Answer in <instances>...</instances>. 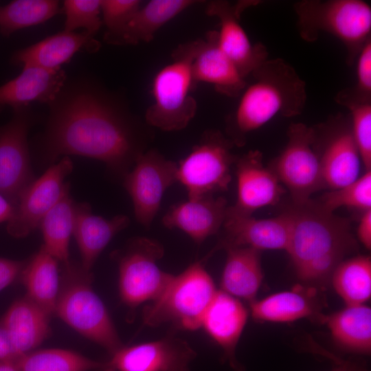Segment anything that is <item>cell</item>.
<instances>
[{
  "instance_id": "1",
  "label": "cell",
  "mask_w": 371,
  "mask_h": 371,
  "mask_svg": "<svg viewBox=\"0 0 371 371\" xmlns=\"http://www.w3.org/2000/svg\"><path fill=\"white\" fill-rule=\"evenodd\" d=\"M48 105L46 126L34 150L42 166L78 155L103 162L122 179L146 150L151 137L148 125L122 98L91 77L66 80Z\"/></svg>"
},
{
  "instance_id": "2",
  "label": "cell",
  "mask_w": 371,
  "mask_h": 371,
  "mask_svg": "<svg viewBox=\"0 0 371 371\" xmlns=\"http://www.w3.org/2000/svg\"><path fill=\"white\" fill-rule=\"evenodd\" d=\"M289 253L299 280L317 289L326 286L337 266L356 249L350 222L310 199L293 203Z\"/></svg>"
},
{
  "instance_id": "3",
  "label": "cell",
  "mask_w": 371,
  "mask_h": 371,
  "mask_svg": "<svg viewBox=\"0 0 371 371\" xmlns=\"http://www.w3.org/2000/svg\"><path fill=\"white\" fill-rule=\"evenodd\" d=\"M250 76L251 83L247 85L227 117V137L237 146L245 144L247 134L276 116L301 114L307 99L305 82L282 58H269Z\"/></svg>"
},
{
  "instance_id": "4",
  "label": "cell",
  "mask_w": 371,
  "mask_h": 371,
  "mask_svg": "<svg viewBox=\"0 0 371 371\" xmlns=\"http://www.w3.org/2000/svg\"><path fill=\"white\" fill-rule=\"evenodd\" d=\"M300 37L308 43L322 32L338 38L346 51V63L352 66L371 38V7L362 0H302L293 5Z\"/></svg>"
},
{
  "instance_id": "5",
  "label": "cell",
  "mask_w": 371,
  "mask_h": 371,
  "mask_svg": "<svg viewBox=\"0 0 371 371\" xmlns=\"http://www.w3.org/2000/svg\"><path fill=\"white\" fill-rule=\"evenodd\" d=\"M92 274L81 264H63L54 314L111 355L123 346L103 302L91 286Z\"/></svg>"
},
{
  "instance_id": "6",
  "label": "cell",
  "mask_w": 371,
  "mask_h": 371,
  "mask_svg": "<svg viewBox=\"0 0 371 371\" xmlns=\"http://www.w3.org/2000/svg\"><path fill=\"white\" fill-rule=\"evenodd\" d=\"M199 39L179 45L172 54V61L154 76L152 104L145 113V122L164 131L185 128L194 118L197 102L191 95L196 88L192 63Z\"/></svg>"
},
{
  "instance_id": "7",
  "label": "cell",
  "mask_w": 371,
  "mask_h": 371,
  "mask_svg": "<svg viewBox=\"0 0 371 371\" xmlns=\"http://www.w3.org/2000/svg\"><path fill=\"white\" fill-rule=\"evenodd\" d=\"M216 292L203 264L196 261L173 275L161 295L144 308V324L152 327L171 324L181 330H197Z\"/></svg>"
},
{
  "instance_id": "8",
  "label": "cell",
  "mask_w": 371,
  "mask_h": 371,
  "mask_svg": "<svg viewBox=\"0 0 371 371\" xmlns=\"http://www.w3.org/2000/svg\"><path fill=\"white\" fill-rule=\"evenodd\" d=\"M233 142L218 130H207L190 152L177 164V182L186 189L188 199L226 191L232 180L231 167L237 156Z\"/></svg>"
},
{
  "instance_id": "9",
  "label": "cell",
  "mask_w": 371,
  "mask_h": 371,
  "mask_svg": "<svg viewBox=\"0 0 371 371\" xmlns=\"http://www.w3.org/2000/svg\"><path fill=\"white\" fill-rule=\"evenodd\" d=\"M164 254L158 241L146 237H135L113 253L118 264L120 296L130 308L153 302L166 288L173 275L157 265Z\"/></svg>"
},
{
  "instance_id": "10",
  "label": "cell",
  "mask_w": 371,
  "mask_h": 371,
  "mask_svg": "<svg viewBox=\"0 0 371 371\" xmlns=\"http://www.w3.org/2000/svg\"><path fill=\"white\" fill-rule=\"evenodd\" d=\"M288 141L272 163V170L289 190L293 203H302L324 187L319 157L313 147V126L293 122L287 130Z\"/></svg>"
},
{
  "instance_id": "11",
  "label": "cell",
  "mask_w": 371,
  "mask_h": 371,
  "mask_svg": "<svg viewBox=\"0 0 371 371\" xmlns=\"http://www.w3.org/2000/svg\"><path fill=\"white\" fill-rule=\"evenodd\" d=\"M37 117L30 106L13 110L12 119L0 126V193L14 207L23 191L36 179L27 135Z\"/></svg>"
},
{
  "instance_id": "12",
  "label": "cell",
  "mask_w": 371,
  "mask_h": 371,
  "mask_svg": "<svg viewBox=\"0 0 371 371\" xmlns=\"http://www.w3.org/2000/svg\"><path fill=\"white\" fill-rule=\"evenodd\" d=\"M177 163L150 149L136 159L122 179L132 200L135 218L145 227H150L165 192L177 182Z\"/></svg>"
},
{
  "instance_id": "13",
  "label": "cell",
  "mask_w": 371,
  "mask_h": 371,
  "mask_svg": "<svg viewBox=\"0 0 371 371\" xmlns=\"http://www.w3.org/2000/svg\"><path fill=\"white\" fill-rule=\"evenodd\" d=\"M73 168L71 159L68 156L62 157L23 191L7 222V232L10 236L23 238L39 227L69 184L65 180Z\"/></svg>"
},
{
  "instance_id": "14",
  "label": "cell",
  "mask_w": 371,
  "mask_h": 371,
  "mask_svg": "<svg viewBox=\"0 0 371 371\" xmlns=\"http://www.w3.org/2000/svg\"><path fill=\"white\" fill-rule=\"evenodd\" d=\"M258 3V1L232 3L224 0H214L209 1L205 8L207 15L219 21V29L216 30L219 47L245 79L269 58L264 44L251 43L240 23L242 12Z\"/></svg>"
},
{
  "instance_id": "15",
  "label": "cell",
  "mask_w": 371,
  "mask_h": 371,
  "mask_svg": "<svg viewBox=\"0 0 371 371\" xmlns=\"http://www.w3.org/2000/svg\"><path fill=\"white\" fill-rule=\"evenodd\" d=\"M222 235L215 247L200 261L204 262L214 253L230 247H247L261 251H286L290 236V217L286 211L266 219L243 215L227 207Z\"/></svg>"
},
{
  "instance_id": "16",
  "label": "cell",
  "mask_w": 371,
  "mask_h": 371,
  "mask_svg": "<svg viewBox=\"0 0 371 371\" xmlns=\"http://www.w3.org/2000/svg\"><path fill=\"white\" fill-rule=\"evenodd\" d=\"M196 353L180 338L163 339L122 346L112 354L106 366L116 371H190V363Z\"/></svg>"
},
{
  "instance_id": "17",
  "label": "cell",
  "mask_w": 371,
  "mask_h": 371,
  "mask_svg": "<svg viewBox=\"0 0 371 371\" xmlns=\"http://www.w3.org/2000/svg\"><path fill=\"white\" fill-rule=\"evenodd\" d=\"M326 130L318 153L324 187L336 190L357 179L360 155L352 137L350 117L337 114L322 125Z\"/></svg>"
},
{
  "instance_id": "18",
  "label": "cell",
  "mask_w": 371,
  "mask_h": 371,
  "mask_svg": "<svg viewBox=\"0 0 371 371\" xmlns=\"http://www.w3.org/2000/svg\"><path fill=\"white\" fill-rule=\"evenodd\" d=\"M234 164L237 199L229 206L233 211L251 216L255 210L280 201L284 190L272 169L264 166L260 151L249 150L237 157Z\"/></svg>"
},
{
  "instance_id": "19",
  "label": "cell",
  "mask_w": 371,
  "mask_h": 371,
  "mask_svg": "<svg viewBox=\"0 0 371 371\" xmlns=\"http://www.w3.org/2000/svg\"><path fill=\"white\" fill-rule=\"evenodd\" d=\"M192 75L196 86L199 82L210 84L216 91L230 98L238 97L247 85L219 47L216 30L208 31L203 38L199 39Z\"/></svg>"
},
{
  "instance_id": "20",
  "label": "cell",
  "mask_w": 371,
  "mask_h": 371,
  "mask_svg": "<svg viewBox=\"0 0 371 371\" xmlns=\"http://www.w3.org/2000/svg\"><path fill=\"white\" fill-rule=\"evenodd\" d=\"M227 207L225 199L213 195L188 199L172 205L164 216L162 223L168 229L183 231L199 245L218 232Z\"/></svg>"
},
{
  "instance_id": "21",
  "label": "cell",
  "mask_w": 371,
  "mask_h": 371,
  "mask_svg": "<svg viewBox=\"0 0 371 371\" xmlns=\"http://www.w3.org/2000/svg\"><path fill=\"white\" fill-rule=\"evenodd\" d=\"M247 317V308L236 297L220 290L203 318L201 327L222 348L234 371H243L235 352Z\"/></svg>"
},
{
  "instance_id": "22",
  "label": "cell",
  "mask_w": 371,
  "mask_h": 371,
  "mask_svg": "<svg viewBox=\"0 0 371 371\" xmlns=\"http://www.w3.org/2000/svg\"><path fill=\"white\" fill-rule=\"evenodd\" d=\"M74 209L73 236L80 253V264L91 271L101 252L118 232L128 227L130 219L124 214L109 219L95 215L87 202H74Z\"/></svg>"
},
{
  "instance_id": "23",
  "label": "cell",
  "mask_w": 371,
  "mask_h": 371,
  "mask_svg": "<svg viewBox=\"0 0 371 371\" xmlns=\"http://www.w3.org/2000/svg\"><path fill=\"white\" fill-rule=\"evenodd\" d=\"M66 80L62 69L48 70L24 66L19 76L0 86V111L6 106L14 110L30 106L32 102L49 104Z\"/></svg>"
},
{
  "instance_id": "24",
  "label": "cell",
  "mask_w": 371,
  "mask_h": 371,
  "mask_svg": "<svg viewBox=\"0 0 371 371\" xmlns=\"http://www.w3.org/2000/svg\"><path fill=\"white\" fill-rule=\"evenodd\" d=\"M94 36L82 32L63 31L51 35L29 47L19 49L12 56L14 65L58 70L81 49L97 51L99 43Z\"/></svg>"
},
{
  "instance_id": "25",
  "label": "cell",
  "mask_w": 371,
  "mask_h": 371,
  "mask_svg": "<svg viewBox=\"0 0 371 371\" xmlns=\"http://www.w3.org/2000/svg\"><path fill=\"white\" fill-rule=\"evenodd\" d=\"M50 315L27 296L15 300L0 320L19 358L47 337ZM18 358V359H19Z\"/></svg>"
},
{
  "instance_id": "26",
  "label": "cell",
  "mask_w": 371,
  "mask_h": 371,
  "mask_svg": "<svg viewBox=\"0 0 371 371\" xmlns=\"http://www.w3.org/2000/svg\"><path fill=\"white\" fill-rule=\"evenodd\" d=\"M251 315L257 321L289 322L303 318L322 321L318 289L296 286L250 303Z\"/></svg>"
},
{
  "instance_id": "27",
  "label": "cell",
  "mask_w": 371,
  "mask_h": 371,
  "mask_svg": "<svg viewBox=\"0 0 371 371\" xmlns=\"http://www.w3.org/2000/svg\"><path fill=\"white\" fill-rule=\"evenodd\" d=\"M225 250L227 259L221 276V290L250 304L256 300L263 278L260 251L247 247Z\"/></svg>"
},
{
  "instance_id": "28",
  "label": "cell",
  "mask_w": 371,
  "mask_h": 371,
  "mask_svg": "<svg viewBox=\"0 0 371 371\" xmlns=\"http://www.w3.org/2000/svg\"><path fill=\"white\" fill-rule=\"evenodd\" d=\"M325 323L335 342L343 350L368 355L371 351V308L365 304L346 305L329 315Z\"/></svg>"
},
{
  "instance_id": "29",
  "label": "cell",
  "mask_w": 371,
  "mask_h": 371,
  "mask_svg": "<svg viewBox=\"0 0 371 371\" xmlns=\"http://www.w3.org/2000/svg\"><path fill=\"white\" fill-rule=\"evenodd\" d=\"M58 262L42 245L30 259L26 260L19 277L26 289V296L50 316L54 314L60 289Z\"/></svg>"
},
{
  "instance_id": "30",
  "label": "cell",
  "mask_w": 371,
  "mask_h": 371,
  "mask_svg": "<svg viewBox=\"0 0 371 371\" xmlns=\"http://www.w3.org/2000/svg\"><path fill=\"white\" fill-rule=\"evenodd\" d=\"M199 2L195 0H151L142 4L124 30L119 45H135L151 41L161 27Z\"/></svg>"
},
{
  "instance_id": "31",
  "label": "cell",
  "mask_w": 371,
  "mask_h": 371,
  "mask_svg": "<svg viewBox=\"0 0 371 371\" xmlns=\"http://www.w3.org/2000/svg\"><path fill=\"white\" fill-rule=\"evenodd\" d=\"M74 201L70 195L69 184L57 203L41 221L44 248L58 262L69 261V242L74 224Z\"/></svg>"
},
{
  "instance_id": "32",
  "label": "cell",
  "mask_w": 371,
  "mask_h": 371,
  "mask_svg": "<svg viewBox=\"0 0 371 371\" xmlns=\"http://www.w3.org/2000/svg\"><path fill=\"white\" fill-rule=\"evenodd\" d=\"M330 281L346 305L364 304L371 296V259L358 256L342 260Z\"/></svg>"
},
{
  "instance_id": "33",
  "label": "cell",
  "mask_w": 371,
  "mask_h": 371,
  "mask_svg": "<svg viewBox=\"0 0 371 371\" xmlns=\"http://www.w3.org/2000/svg\"><path fill=\"white\" fill-rule=\"evenodd\" d=\"M18 371H90L106 365L65 349L34 350L14 362Z\"/></svg>"
},
{
  "instance_id": "34",
  "label": "cell",
  "mask_w": 371,
  "mask_h": 371,
  "mask_svg": "<svg viewBox=\"0 0 371 371\" xmlns=\"http://www.w3.org/2000/svg\"><path fill=\"white\" fill-rule=\"evenodd\" d=\"M55 0H14L0 5V32L9 36L12 33L47 21L60 12Z\"/></svg>"
},
{
  "instance_id": "35",
  "label": "cell",
  "mask_w": 371,
  "mask_h": 371,
  "mask_svg": "<svg viewBox=\"0 0 371 371\" xmlns=\"http://www.w3.org/2000/svg\"><path fill=\"white\" fill-rule=\"evenodd\" d=\"M335 102L350 112L349 117L352 137L357 147L361 160L366 170L371 168V102H359L346 91H339L335 97Z\"/></svg>"
},
{
  "instance_id": "36",
  "label": "cell",
  "mask_w": 371,
  "mask_h": 371,
  "mask_svg": "<svg viewBox=\"0 0 371 371\" xmlns=\"http://www.w3.org/2000/svg\"><path fill=\"white\" fill-rule=\"evenodd\" d=\"M324 210L333 212L341 207H348L366 211L371 209V172L366 174L352 183L325 193L318 201Z\"/></svg>"
},
{
  "instance_id": "37",
  "label": "cell",
  "mask_w": 371,
  "mask_h": 371,
  "mask_svg": "<svg viewBox=\"0 0 371 371\" xmlns=\"http://www.w3.org/2000/svg\"><path fill=\"white\" fill-rule=\"evenodd\" d=\"M141 5L139 0H100L106 43L119 45L124 30Z\"/></svg>"
},
{
  "instance_id": "38",
  "label": "cell",
  "mask_w": 371,
  "mask_h": 371,
  "mask_svg": "<svg viewBox=\"0 0 371 371\" xmlns=\"http://www.w3.org/2000/svg\"><path fill=\"white\" fill-rule=\"evenodd\" d=\"M63 11L66 16L64 31L84 28L94 36L102 25L100 0H65Z\"/></svg>"
},
{
  "instance_id": "39",
  "label": "cell",
  "mask_w": 371,
  "mask_h": 371,
  "mask_svg": "<svg viewBox=\"0 0 371 371\" xmlns=\"http://www.w3.org/2000/svg\"><path fill=\"white\" fill-rule=\"evenodd\" d=\"M357 63V82L348 93L355 100L361 102H371V38L361 50Z\"/></svg>"
},
{
  "instance_id": "40",
  "label": "cell",
  "mask_w": 371,
  "mask_h": 371,
  "mask_svg": "<svg viewBox=\"0 0 371 371\" xmlns=\"http://www.w3.org/2000/svg\"><path fill=\"white\" fill-rule=\"evenodd\" d=\"M25 262L0 257V291L20 277Z\"/></svg>"
},
{
  "instance_id": "41",
  "label": "cell",
  "mask_w": 371,
  "mask_h": 371,
  "mask_svg": "<svg viewBox=\"0 0 371 371\" xmlns=\"http://www.w3.org/2000/svg\"><path fill=\"white\" fill-rule=\"evenodd\" d=\"M357 238L367 249L371 248V209L364 211L357 227Z\"/></svg>"
},
{
  "instance_id": "42",
  "label": "cell",
  "mask_w": 371,
  "mask_h": 371,
  "mask_svg": "<svg viewBox=\"0 0 371 371\" xmlns=\"http://www.w3.org/2000/svg\"><path fill=\"white\" fill-rule=\"evenodd\" d=\"M18 358L8 334L0 326V360L15 362Z\"/></svg>"
},
{
  "instance_id": "43",
  "label": "cell",
  "mask_w": 371,
  "mask_h": 371,
  "mask_svg": "<svg viewBox=\"0 0 371 371\" xmlns=\"http://www.w3.org/2000/svg\"><path fill=\"white\" fill-rule=\"evenodd\" d=\"M14 212V205L0 193V223L8 222Z\"/></svg>"
},
{
  "instance_id": "44",
  "label": "cell",
  "mask_w": 371,
  "mask_h": 371,
  "mask_svg": "<svg viewBox=\"0 0 371 371\" xmlns=\"http://www.w3.org/2000/svg\"><path fill=\"white\" fill-rule=\"evenodd\" d=\"M0 371H18L14 362L1 361Z\"/></svg>"
},
{
  "instance_id": "45",
  "label": "cell",
  "mask_w": 371,
  "mask_h": 371,
  "mask_svg": "<svg viewBox=\"0 0 371 371\" xmlns=\"http://www.w3.org/2000/svg\"><path fill=\"white\" fill-rule=\"evenodd\" d=\"M332 371H355V370L348 363H341Z\"/></svg>"
},
{
  "instance_id": "46",
  "label": "cell",
  "mask_w": 371,
  "mask_h": 371,
  "mask_svg": "<svg viewBox=\"0 0 371 371\" xmlns=\"http://www.w3.org/2000/svg\"><path fill=\"white\" fill-rule=\"evenodd\" d=\"M103 371H116L113 368L106 366L104 368H103Z\"/></svg>"
}]
</instances>
